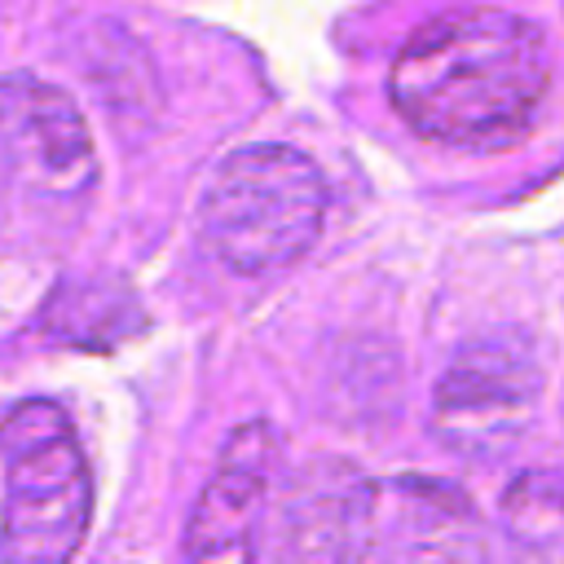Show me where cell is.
<instances>
[{
	"label": "cell",
	"instance_id": "5b68a950",
	"mask_svg": "<svg viewBox=\"0 0 564 564\" xmlns=\"http://www.w3.org/2000/svg\"><path fill=\"white\" fill-rule=\"evenodd\" d=\"M375 542V485L339 463L313 458L291 471L269 529V564H361Z\"/></svg>",
	"mask_w": 564,
	"mask_h": 564
},
{
	"label": "cell",
	"instance_id": "6da1fadb",
	"mask_svg": "<svg viewBox=\"0 0 564 564\" xmlns=\"http://www.w3.org/2000/svg\"><path fill=\"white\" fill-rule=\"evenodd\" d=\"M397 115L445 145H511L546 93L542 31L507 9H454L419 26L392 62Z\"/></svg>",
	"mask_w": 564,
	"mask_h": 564
},
{
	"label": "cell",
	"instance_id": "ba28073f",
	"mask_svg": "<svg viewBox=\"0 0 564 564\" xmlns=\"http://www.w3.org/2000/svg\"><path fill=\"white\" fill-rule=\"evenodd\" d=\"M383 564H494L471 502L436 480H401Z\"/></svg>",
	"mask_w": 564,
	"mask_h": 564
},
{
	"label": "cell",
	"instance_id": "8992f818",
	"mask_svg": "<svg viewBox=\"0 0 564 564\" xmlns=\"http://www.w3.org/2000/svg\"><path fill=\"white\" fill-rule=\"evenodd\" d=\"M538 366L520 344L485 339L454 357L436 388V423L458 449H494L533 414Z\"/></svg>",
	"mask_w": 564,
	"mask_h": 564
},
{
	"label": "cell",
	"instance_id": "277c9868",
	"mask_svg": "<svg viewBox=\"0 0 564 564\" xmlns=\"http://www.w3.org/2000/svg\"><path fill=\"white\" fill-rule=\"evenodd\" d=\"M0 167L44 198H79L97 181L79 106L35 75H0Z\"/></svg>",
	"mask_w": 564,
	"mask_h": 564
},
{
	"label": "cell",
	"instance_id": "7a4b0ae2",
	"mask_svg": "<svg viewBox=\"0 0 564 564\" xmlns=\"http://www.w3.org/2000/svg\"><path fill=\"white\" fill-rule=\"evenodd\" d=\"M0 564H70L93 516V476L57 401L31 397L0 419Z\"/></svg>",
	"mask_w": 564,
	"mask_h": 564
},
{
	"label": "cell",
	"instance_id": "30bf717a",
	"mask_svg": "<svg viewBox=\"0 0 564 564\" xmlns=\"http://www.w3.org/2000/svg\"><path fill=\"white\" fill-rule=\"evenodd\" d=\"M507 529L533 551H551L560 542V480L555 471H529L507 494Z\"/></svg>",
	"mask_w": 564,
	"mask_h": 564
},
{
	"label": "cell",
	"instance_id": "8fae6325",
	"mask_svg": "<svg viewBox=\"0 0 564 564\" xmlns=\"http://www.w3.org/2000/svg\"><path fill=\"white\" fill-rule=\"evenodd\" d=\"M4 181H9V176H4V167H0V212H4Z\"/></svg>",
	"mask_w": 564,
	"mask_h": 564
},
{
	"label": "cell",
	"instance_id": "3957f363",
	"mask_svg": "<svg viewBox=\"0 0 564 564\" xmlns=\"http://www.w3.org/2000/svg\"><path fill=\"white\" fill-rule=\"evenodd\" d=\"M322 212L326 185L308 154L291 145H247L212 172L198 225L234 273H273L313 247Z\"/></svg>",
	"mask_w": 564,
	"mask_h": 564
},
{
	"label": "cell",
	"instance_id": "52a82bcc",
	"mask_svg": "<svg viewBox=\"0 0 564 564\" xmlns=\"http://www.w3.org/2000/svg\"><path fill=\"white\" fill-rule=\"evenodd\" d=\"M273 449L278 445L264 423H247L229 436L212 480L203 485L189 511V529H185L189 564H256Z\"/></svg>",
	"mask_w": 564,
	"mask_h": 564
},
{
	"label": "cell",
	"instance_id": "9c48e42d",
	"mask_svg": "<svg viewBox=\"0 0 564 564\" xmlns=\"http://www.w3.org/2000/svg\"><path fill=\"white\" fill-rule=\"evenodd\" d=\"M53 339L62 344H84V348H115L119 339L137 335L145 326L141 304L132 300L128 286L115 282H66L40 322Z\"/></svg>",
	"mask_w": 564,
	"mask_h": 564
}]
</instances>
